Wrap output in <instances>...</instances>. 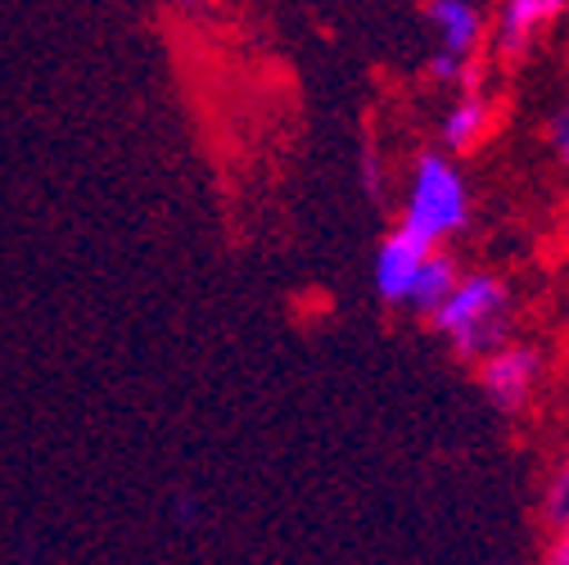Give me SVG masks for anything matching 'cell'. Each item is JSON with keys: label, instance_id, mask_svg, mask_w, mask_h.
I'll list each match as a JSON object with an SVG mask.
<instances>
[{"label": "cell", "instance_id": "obj_1", "mask_svg": "<svg viewBox=\"0 0 569 565\" xmlns=\"http://www.w3.org/2000/svg\"><path fill=\"white\" fill-rule=\"evenodd\" d=\"M430 321L457 358L479 363L511 339V286L492 271H470L430 313Z\"/></svg>", "mask_w": 569, "mask_h": 565}, {"label": "cell", "instance_id": "obj_2", "mask_svg": "<svg viewBox=\"0 0 569 565\" xmlns=\"http://www.w3.org/2000/svg\"><path fill=\"white\" fill-rule=\"evenodd\" d=\"M466 222H470V190H466L461 168L439 150H425L411 163L402 227L416 231L425 245H443L457 231H466Z\"/></svg>", "mask_w": 569, "mask_h": 565}, {"label": "cell", "instance_id": "obj_3", "mask_svg": "<svg viewBox=\"0 0 569 565\" xmlns=\"http://www.w3.org/2000/svg\"><path fill=\"white\" fill-rule=\"evenodd\" d=\"M425 19L435 28V54H430V78L435 82H466L470 59L483 41V14L475 0H425Z\"/></svg>", "mask_w": 569, "mask_h": 565}, {"label": "cell", "instance_id": "obj_4", "mask_svg": "<svg viewBox=\"0 0 569 565\" xmlns=\"http://www.w3.org/2000/svg\"><path fill=\"white\" fill-rule=\"evenodd\" d=\"M542 376V353L529 344H502L488 358H479V389L497 412H520Z\"/></svg>", "mask_w": 569, "mask_h": 565}, {"label": "cell", "instance_id": "obj_5", "mask_svg": "<svg viewBox=\"0 0 569 565\" xmlns=\"http://www.w3.org/2000/svg\"><path fill=\"white\" fill-rule=\"evenodd\" d=\"M430 249H439V245H425V240H420L416 231H407V227H398V231H389V236L380 240L376 262H371V280H376L380 304L407 308L411 286H416L425 258H430Z\"/></svg>", "mask_w": 569, "mask_h": 565}, {"label": "cell", "instance_id": "obj_6", "mask_svg": "<svg viewBox=\"0 0 569 565\" xmlns=\"http://www.w3.org/2000/svg\"><path fill=\"white\" fill-rule=\"evenodd\" d=\"M569 10V0H502V14H497V54L520 59L542 28H551L560 14Z\"/></svg>", "mask_w": 569, "mask_h": 565}, {"label": "cell", "instance_id": "obj_7", "mask_svg": "<svg viewBox=\"0 0 569 565\" xmlns=\"http://www.w3.org/2000/svg\"><path fill=\"white\" fill-rule=\"evenodd\" d=\"M492 118H497L492 96L479 91V87L470 82V87L452 100V109L443 113V122H439V140H443L452 155H470V150H479V140L492 131Z\"/></svg>", "mask_w": 569, "mask_h": 565}, {"label": "cell", "instance_id": "obj_8", "mask_svg": "<svg viewBox=\"0 0 569 565\" xmlns=\"http://www.w3.org/2000/svg\"><path fill=\"white\" fill-rule=\"evenodd\" d=\"M461 280V271H457V262L448 258V254H439V249H430V258H425V267H420V276H416V286H411V299H407V313H420V317H430L448 295H452V286Z\"/></svg>", "mask_w": 569, "mask_h": 565}, {"label": "cell", "instance_id": "obj_9", "mask_svg": "<svg viewBox=\"0 0 569 565\" xmlns=\"http://www.w3.org/2000/svg\"><path fill=\"white\" fill-rule=\"evenodd\" d=\"M542 521H547L551 534L569 525V453L560 457V466L551 470V479L542 488Z\"/></svg>", "mask_w": 569, "mask_h": 565}, {"label": "cell", "instance_id": "obj_10", "mask_svg": "<svg viewBox=\"0 0 569 565\" xmlns=\"http://www.w3.org/2000/svg\"><path fill=\"white\" fill-rule=\"evenodd\" d=\"M547 136H551V150H556V159L569 168V105H565V109L551 118V131H547Z\"/></svg>", "mask_w": 569, "mask_h": 565}, {"label": "cell", "instance_id": "obj_11", "mask_svg": "<svg viewBox=\"0 0 569 565\" xmlns=\"http://www.w3.org/2000/svg\"><path fill=\"white\" fill-rule=\"evenodd\" d=\"M547 561H556V565H569V525H565V529H556V543H551Z\"/></svg>", "mask_w": 569, "mask_h": 565}, {"label": "cell", "instance_id": "obj_12", "mask_svg": "<svg viewBox=\"0 0 569 565\" xmlns=\"http://www.w3.org/2000/svg\"><path fill=\"white\" fill-rule=\"evenodd\" d=\"M362 177H367V190H371V195H380V168H376V159H371V155L362 159Z\"/></svg>", "mask_w": 569, "mask_h": 565}, {"label": "cell", "instance_id": "obj_13", "mask_svg": "<svg viewBox=\"0 0 569 565\" xmlns=\"http://www.w3.org/2000/svg\"><path fill=\"white\" fill-rule=\"evenodd\" d=\"M177 6H181V10H208L212 0H177Z\"/></svg>", "mask_w": 569, "mask_h": 565}]
</instances>
